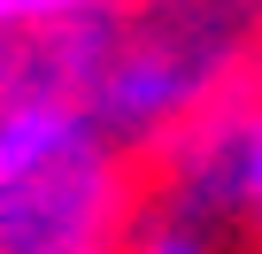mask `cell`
<instances>
[{
    "instance_id": "cell-1",
    "label": "cell",
    "mask_w": 262,
    "mask_h": 254,
    "mask_svg": "<svg viewBox=\"0 0 262 254\" xmlns=\"http://www.w3.org/2000/svg\"><path fill=\"white\" fill-rule=\"evenodd\" d=\"M0 85L70 93L147 162L185 123L262 85V0H123L100 16H62L0 54Z\"/></svg>"
},
{
    "instance_id": "cell-2",
    "label": "cell",
    "mask_w": 262,
    "mask_h": 254,
    "mask_svg": "<svg viewBox=\"0 0 262 254\" xmlns=\"http://www.w3.org/2000/svg\"><path fill=\"white\" fill-rule=\"evenodd\" d=\"M139 154L47 85H0V254H123Z\"/></svg>"
},
{
    "instance_id": "cell-4",
    "label": "cell",
    "mask_w": 262,
    "mask_h": 254,
    "mask_svg": "<svg viewBox=\"0 0 262 254\" xmlns=\"http://www.w3.org/2000/svg\"><path fill=\"white\" fill-rule=\"evenodd\" d=\"M247 254H262V93L247 100Z\"/></svg>"
},
{
    "instance_id": "cell-3",
    "label": "cell",
    "mask_w": 262,
    "mask_h": 254,
    "mask_svg": "<svg viewBox=\"0 0 262 254\" xmlns=\"http://www.w3.org/2000/svg\"><path fill=\"white\" fill-rule=\"evenodd\" d=\"M123 254H247V231L216 208H193V200H170V193L139 185Z\"/></svg>"
}]
</instances>
